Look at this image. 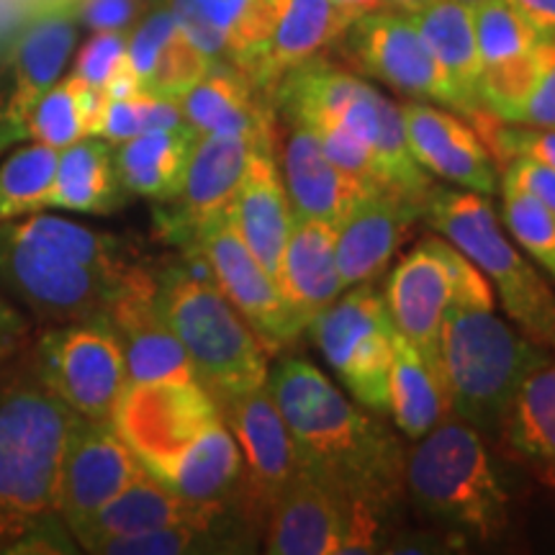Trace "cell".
<instances>
[{
    "label": "cell",
    "mask_w": 555,
    "mask_h": 555,
    "mask_svg": "<svg viewBox=\"0 0 555 555\" xmlns=\"http://www.w3.org/2000/svg\"><path fill=\"white\" fill-rule=\"evenodd\" d=\"M217 406L221 420L232 429L240 446L242 463H245L240 515L255 530L262 532L278 496L301 470L294 437H291L286 422L278 412L268 384L240 393V397L219 401Z\"/></svg>",
    "instance_id": "13"
},
{
    "label": "cell",
    "mask_w": 555,
    "mask_h": 555,
    "mask_svg": "<svg viewBox=\"0 0 555 555\" xmlns=\"http://www.w3.org/2000/svg\"><path fill=\"white\" fill-rule=\"evenodd\" d=\"M217 416V401L196 378L152 380L124 388L111 425L142 466L163 478Z\"/></svg>",
    "instance_id": "10"
},
{
    "label": "cell",
    "mask_w": 555,
    "mask_h": 555,
    "mask_svg": "<svg viewBox=\"0 0 555 555\" xmlns=\"http://www.w3.org/2000/svg\"><path fill=\"white\" fill-rule=\"evenodd\" d=\"M337 44L343 57L367 78H376L416 101L455 108L446 73L406 13L388 9L363 13L347 26Z\"/></svg>",
    "instance_id": "12"
},
{
    "label": "cell",
    "mask_w": 555,
    "mask_h": 555,
    "mask_svg": "<svg viewBox=\"0 0 555 555\" xmlns=\"http://www.w3.org/2000/svg\"><path fill=\"white\" fill-rule=\"evenodd\" d=\"M437 249H440L442 260H446L450 288H453L450 304H455V307L494 309V286L489 283V278H486L461 249L450 245V242L437 237Z\"/></svg>",
    "instance_id": "45"
},
{
    "label": "cell",
    "mask_w": 555,
    "mask_h": 555,
    "mask_svg": "<svg viewBox=\"0 0 555 555\" xmlns=\"http://www.w3.org/2000/svg\"><path fill=\"white\" fill-rule=\"evenodd\" d=\"M75 39H78L75 24L62 16L41 21L21 39L16 54V90L0 114V150L24 139L26 116L41 99V93L60 82L75 52Z\"/></svg>",
    "instance_id": "30"
},
{
    "label": "cell",
    "mask_w": 555,
    "mask_h": 555,
    "mask_svg": "<svg viewBox=\"0 0 555 555\" xmlns=\"http://www.w3.org/2000/svg\"><path fill=\"white\" fill-rule=\"evenodd\" d=\"M304 129H309L311 134L319 139L324 155H327L339 170H345L347 176L363 180L371 189H391V180L386 176V168L384 163H380L378 152L373 150L365 139L352 134L350 129L339 127V124H311V127Z\"/></svg>",
    "instance_id": "43"
},
{
    "label": "cell",
    "mask_w": 555,
    "mask_h": 555,
    "mask_svg": "<svg viewBox=\"0 0 555 555\" xmlns=\"http://www.w3.org/2000/svg\"><path fill=\"white\" fill-rule=\"evenodd\" d=\"M401 114L409 150L422 170L483 196L499 189L496 163L468 121L425 101L404 103Z\"/></svg>",
    "instance_id": "19"
},
{
    "label": "cell",
    "mask_w": 555,
    "mask_h": 555,
    "mask_svg": "<svg viewBox=\"0 0 555 555\" xmlns=\"http://www.w3.org/2000/svg\"><path fill=\"white\" fill-rule=\"evenodd\" d=\"M253 525L232 522V517L217 525H172L159 530L137 532V535L114 538L103 543L95 553L106 555H183V553H229L249 551V538L242 530Z\"/></svg>",
    "instance_id": "37"
},
{
    "label": "cell",
    "mask_w": 555,
    "mask_h": 555,
    "mask_svg": "<svg viewBox=\"0 0 555 555\" xmlns=\"http://www.w3.org/2000/svg\"><path fill=\"white\" fill-rule=\"evenodd\" d=\"M127 60V34L95 31L75 57L73 78L88 82V86L106 88V82Z\"/></svg>",
    "instance_id": "44"
},
{
    "label": "cell",
    "mask_w": 555,
    "mask_h": 555,
    "mask_svg": "<svg viewBox=\"0 0 555 555\" xmlns=\"http://www.w3.org/2000/svg\"><path fill=\"white\" fill-rule=\"evenodd\" d=\"M352 21L356 16L339 9L335 0H283L266 47L245 75L273 99V88L288 69L337 44Z\"/></svg>",
    "instance_id": "25"
},
{
    "label": "cell",
    "mask_w": 555,
    "mask_h": 555,
    "mask_svg": "<svg viewBox=\"0 0 555 555\" xmlns=\"http://www.w3.org/2000/svg\"><path fill=\"white\" fill-rule=\"evenodd\" d=\"M180 124H185V119L180 114L178 101L139 93L134 99L108 101L99 137L106 139L108 144H121L131 137L144 134V131L176 129Z\"/></svg>",
    "instance_id": "42"
},
{
    "label": "cell",
    "mask_w": 555,
    "mask_h": 555,
    "mask_svg": "<svg viewBox=\"0 0 555 555\" xmlns=\"http://www.w3.org/2000/svg\"><path fill=\"white\" fill-rule=\"evenodd\" d=\"M450 298L453 288L437 237L420 242L388 275L384 301L393 327L435 365H440V332Z\"/></svg>",
    "instance_id": "20"
},
{
    "label": "cell",
    "mask_w": 555,
    "mask_h": 555,
    "mask_svg": "<svg viewBox=\"0 0 555 555\" xmlns=\"http://www.w3.org/2000/svg\"><path fill=\"white\" fill-rule=\"evenodd\" d=\"M283 0H170L180 29L208 60L253 65L273 31Z\"/></svg>",
    "instance_id": "24"
},
{
    "label": "cell",
    "mask_w": 555,
    "mask_h": 555,
    "mask_svg": "<svg viewBox=\"0 0 555 555\" xmlns=\"http://www.w3.org/2000/svg\"><path fill=\"white\" fill-rule=\"evenodd\" d=\"M502 435L515 453L555 486V358L535 367L502 420Z\"/></svg>",
    "instance_id": "35"
},
{
    "label": "cell",
    "mask_w": 555,
    "mask_h": 555,
    "mask_svg": "<svg viewBox=\"0 0 555 555\" xmlns=\"http://www.w3.org/2000/svg\"><path fill=\"white\" fill-rule=\"evenodd\" d=\"M414 26L442 67L455 95V111L468 116L481 108V54L474 29V9L457 0H435L412 13Z\"/></svg>",
    "instance_id": "31"
},
{
    "label": "cell",
    "mask_w": 555,
    "mask_h": 555,
    "mask_svg": "<svg viewBox=\"0 0 555 555\" xmlns=\"http://www.w3.org/2000/svg\"><path fill=\"white\" fill-rule=\"evenodd\" d=\"M502 219L512 240L555 281V214L530 193L502 183Z\"/></svg>",
    "instance_id": "40"
},
{
    "label": "cell",
    "mask_w": 555,
    "mask_h": 555,
    "mask_svg": "<svg viewBox=\"0 0 555 555\" xmlns=\"http://www.w3.org/2000/svg\"><path fill=\"white\" fill-rule=\"evenodd\" d=\"M502 183L530 193L547 211L555 214V170L532 157H515L504 165Z\"/></svg>",
    "instance_id": "46"
},
{
    "label": "cell",
    "mask_w": 555,
    "mask_h": 555,
    "mask_svg": "<svg viewBox=\"0 0 555 555\" xmlns=\"http://www.w3.org/2000/svg\"><path fill=\"white\" fill-rule=\"evenodd\" d=\"M119 242L47 211L0 221V281L47 322H106L129 273Z\"/></svg>",
    "instance_id": "2"
},
{
    "label": "cell",
    "mask_w": 555,
    "mask_h": 555,
    "mask_svg": "<svg viewBox=\"0 0 555 555\" xmlns=\"http://www.w3.org/2000/svg\"><path fill=\"white\" fill-rule=\"evenodd\" d=\"M404 489L429 517L476 538H496L506 527L509 499L481 437L463 420L448 416L409 453Z\"/></svg>",
    "instance_id": "8"
},
{
    "label": "cell",
    "mask_w": 555,
    "mask_h": 555,
    "mask_svg": "<svg viewBox=\"0 0 555 555\" xmlns=\"http://www.w3.org/2000/svg\"><path fill=\"white\" fill-rule=\"evenodd\" d=\"M350 502L327 481L298 470L270 509L266 553L273 555H337L345 540Z\"/></svg>",
    "instance_id": "22"
},
{
    "label": "cell",
    "mask_w": 555,
    "mask_h": 555,
    "mask_svg": "<svg viewBox=\"0 0 555 555\" xmlns=\"http://www.w3.org/2000/svg\"><path fill=\"white\" fill-rule=\"evenodd\" d=\"M258 150L273 147L245 137L198 134L180 193L168 201L172 208L168 211L157 208V221L165 237L185 247L196 237L198 227H204L208 219L221 217L240 189L249 157Z\"/></svg>",
    "instance_id": "17"
},
{
    "label": "cell",
    "mask_w": 555,
    "mask_h": 555,
    "mask_svg": "<svg viewBox=\"0 0 555 555\" xmlns=\"http://www.w3.org/2000/svg\"><path fill=\"white\" fill-rule=\"evenodd\" d=\"M178 103L185 124L198 134L245 137L273 147V99L229 62H211Z\"/></svg>",
    "instance_id": "23"
},
{
    "label": "cell",
    "mask_w": 555,
    "mask_h": 555,
    "mask_svg": "<svg viewBox=\"0 0 555 555\" xmlns=\"http://www.w3.org/2000/svg\"><path fill=\"white\" fill-rule=\"evenodd\" d=\"M515 124L538 129H555V44L535 90H532L530 99L525 101Z\"/></svg>",
    "instance_id": "47"
},
{
    "label": "cell",
    "mask_w": 555,
    "mask_h": 555,
    "mask_svg": "<svg viewBox=\"0 0 555 555\" xmlns=\"http://www.w3.org/2000/svg\"><path fill=\"white\" fill-rule=\"evenodd\" d=\"M388 412L409 440H420L453 414L442 367L429 363L399 332L388 373Z\"/></svg>",
    "instance_id": "34"
},
{
    "label": "cell",
    "mask_w": 555,
    "mask_h": 555,
    "mask_svg": "<svg viewBox=\"0 0 555 555\" xmlns=\"http://www.w3.org/2000/svg\"><path fill=\"white\" fill-rule=\"evenodd\" d=\"M309 330L350 397L371 412L386 414L397 327L376 286L360 283L339 294L311 319Z\"/></svg>",
    "instance_id": "9"
},
{
    "label": "cell",
    "mask_w": 555,
    "mask_h": 555,
    "mask_svg": "<svg viewBox=\"0 0 555 555\" xmlns=\"http://www.w3.org/2000/svg\"><path fill=\"white\" fill-rule=\"evenodd\" d=\"M422 217L455 249H461L489 283L519 330L555 350V296L535 266L499 227L489 196L433 185Z\"/></svg>",
    "instance_id": "7"
},
{
    "label": "cell",
    "mask_w": 555,
    "mask_h": 555,
    "mask_svg": "<svg viewBox=\"0 0 555 555\" xmlns=\"http://www.w3.org/2000/svg\"><path fill=\"white\" fill-rule=\"evenodd\" d=\"M429 3H435V0H380V9L399 11V13H406V16H412V13L427 9Z\"/></svg>",
    "instance_id": "51"
},
{
    "label": "cell",
    "mask_w": 555,
    "mask_h": 555,
    "mask_svg": "<svg viewBox=\"0 0 555 555\" xmlns=\"http://www.w3.org/2000/svg\"><path fill=\"white\" fill-rule=\"evenodd\" d=\"M11 335H3L0 337V363H3V358L9 356V347H11V339H9Z\"/></svg>",
    "instance_id": "53"
},
{
    "label": "cell",
    "mask_w": 555,
    "mask_h": 555,
    "mask_svg": "<svg viewBox=\"0 0 555 555\" xmlns=\"http://www.w3.org/2000/svg\"><path fill=\"white\" fill-rule=\"evenodd\" d=\"M273 106L291 127L339 124L378 152L391 189L427 198L433 180L412 157L404 114L371 82L314 57L288 69L273 88Z\"/></svg>",
    "instance_id": "4"
},
{
    "label": "cell",
    "mask_w": 555,
    "mask_h": 555,
    "mask_svg": "<svg viewBox=\"0 0 555 555\" xmlns=\"http://www.w3.org/2000/svg\"><path fill=\"white\" fill-rule=\"evenodd\" d=\"M268 388L286 422L304 470L327 481L350 504L388 515L404 494V450L380 422L301 358L268 373Z\"/></svg>",
    "instance_id": "1"
},
{
    "label": "cell",
    "mask_w": 555,
    "mask_h": 555,
    "mask_svg": "<svg viewBox=\"0 0 555 555\" xmlns=\"http://www.w3.org/2000/svg\"><path fill=\"white\" fill-rule=\"evenodd\" d=\"M474 29L481 69L522 57L545 41L519 16L509 0H483L474 5Z\"/></svg>",
    "instance_id": "39"
},
{
    "label": "cell",
    "mask_w": 555,
    "mask_h": 555,
    "mask_svg": "<svg viewBox=\"0 0 555 555\" xmlns=\"http://www.w3.org/2000/svg\"><path fill=\"white\" fill-rule=\"evenodd\" d=\"M78 416L37 360L0 373V545L57 517L60 470Z\"/></svg>",
    "instance_id": "3"
},
{
    "label": "cell",
    "mask_w": 555,
    "mask_h": 555,
    "mask_svg": "<svg viewBox=\"0 0 555 555\" xmlns=\"http://www.w3.org/2000/svg\"><path fill=\"white\" fill-rule=\"evenodd\" d=\"M337 229L294 217L275 283L304 327L345 291L337 268Z\"/></svg>",
    "instance_id": "28"
},
{
    "label": "cell",
    "mask_w": 555,
    "mask_h": 555,
    "mask_svg": "<svg viewBox=\"0 0 555 555\" xmlns=\"http://www.w3.org/2000/svg\"><path fill=\"white\" fill-rule=\"evenodd\" d=\"M127 57L144 93L168 101L183 99L214 62L180 29L170 9L155 11L127 37Z\"/></svg>",
    "instance_id": "29"
},
{
    "label": "cell",
    "mask_w": 555,
    "mask_h": 555,
    "mask_svg": "<svg viewBox=\"0 0 555 555\" xmlns=\"http://www.w3.org/2000/svg\"><path fill=\"white\" fill-rule=\"evenodd\" d=\"M227 517L229 504L191 502L144 468L119 496L111 499L73 535L88 553H95L114 538H127L172 525H217Z\"/></svg>",
    "instance_id": "21"
},
{
    "label": "cell",
    "mask_w": 555,
    "mask_h": 555,
    "mask_svg": "<svg viewBox=\"0 0 555 555\" xmlns=\"http://www.w3.org/2000/svg\"><path fill=\"white\" fill-rule=\"evenodd\" d=\"M224 214L249 253L275 278L294 224V211L273 150H258L249 157L240 189Z\"/></svg>",
    "instance_id": "26"
},
{
    "label": "cell",
    "mask_w": 555,
    "mask_h": 555,
    "mask_svg": "<svg viewBox=\"0 0 555 555\" xmlns=\"http://www.w3.org/2000/svg\"><path fill=\"white\" fill-rule=\"evenodd\" d=\"M283 185L294 217L339 227L350 208L373 191L363 180L347 176L324 155L319 139L304 127H291L283 147Z\"/></svg>",
    "instance_id": "27"
},
{
    "label": "cell",
    "mask_w": 555,
    "mask_h": 555,
    "mask_svg": "<svg viewBox=\"0 0 555 555\" xmlns=\"http://www.w3.org/2000/svg\"><path fill=\"white\" fill-rule=\"evenodd\" d=\"M37 363L57 397L93 422L114 420L129 386L124 347L108 322H80L41 339Z\"/></svg>",
    "instance_id": "11"
},
{
    "label": "cell",
    "mask_w": 555,
    "mask_h": 555,
    "mask_svg": "<svg viewBox=\"0 0 555 555\" xmlns=\"http://www.w3.org/2000/svg\"><path fill=\"white\" fill-rule=\"evenodd\" d=\"M191 245H196L206 255L221 294L237 307L240 314L253 324V330L273 347V352L278 347L294 343L307 330L301 319L296 317V311L288 307L286 298H283L275 278L260 266L258 258L240 240V234L234 232V227L229 224L227 214L208 219L204 227H198Z\"/></svg>",
    "instance_id": "14"
},
{
    "label": "cell",
    "mask_w": 555,
    "mask_h": 555,
    "mask_svg": "<svg viewBox=\"0 0 555 555\" xmlns=\"http://www.w3.org/2000/svg\"><path fill=\"white\" fill-rule=\"evenodd\" d=\"M137 11L139 0H82L80 16L93 31H127Z\"/></svg>",
    "instance_id": "48"
},
{
    "label": "cell",
    "mask_w": 555,
    "mask_h": 555,
    "mask_svg": "<svg viewBox=\"0 0 555 555\" xmlns=\"http://www.w3.org/2000/svg\"><path fill=\"white\" fill-rule=\"evenodd\" d=\"M339 9H345L347 13H352V16H363V13H371L380 9V0H335Z\"/></svg>",
    "instance_id": "52"
},
{
    "label": "cell",
    "mask_w": 555,
    "mask_h": 555,
    "mask_svg": "<svg viewBox=\"0 0 555 555\" xmlns=\"http://www.w3.org/2000/svg\"><path fill=\"white\" fill-rule=\"evenodd\" d=\"M142 470V461L121 440L111 422L78 416L60 470L57 515L65 519L67 530L75 532L86 525Z\"/></svg>",
    "instance_id": "15"
},
{
    "label": "cell",
    "mask_w": 555,
    "mask_h": 555,
    "mask_svg": "<svg viewBox=\"0 0 555 555\" xmlns=\"http://www.w3.org/2000/svg\"><path fill=\"white\" fill-rule=\"evenodd\" d=\"M425 211V198L393 189L367 191L337 227V268L345 288L384 275L397 247Z\"/></svg>",
    "instance_id": "18"
},
{
    "label": "cell",
    "mask_w": 555,
    "mask_h": 555,
    "mask_svg": "<svg viewBox=\"0 0 555 555\" xmlns=\"http://www.w3.org/2000/svg\"><path fill=\"white\" fill-rule=\"evenodd\" d=\"M547 350L494 309L450 304L440 332V367L453 414L483 429L502 425L525 378L551 358Z\"/></svg>",
    "instance_id": "6"
},
{
    "label": "cell",
    "mask_w": 555,
    "mask_h": 555,
    "mask_svg": "<svg viewBox=\"0 0 555 555\" xmlns=\"http://www.w3.org/2000/svg\"><path fill=\"white\" fill-rule=\"evenodd\" d=\"M540 39L555 41V0H509Z\"/></svg>",
    "instance_id": "49"
},
{
    "label": "cell",
    "mask_w": 555,
    "mask_h": 555,
    "mask_svg": "<svg viewBox=\"0 0 555 555\" xmlns=\"http://www.w3.org/2000/svg\"><path fill=\"white\" fill-rule=\"evenodd\" d=\"M457 3H466V5H470V9H474V5L483 3V0H457Z\"/></svg>",
    "instance_id": "54"
},
{
    "label": "cell",
    "mask_w": 555,
    "mask_h": 555,
    "mask_svg": "<svg viewBox=\"0 0 555 555\" xmlns=\"http://www.w3.org/2000/svg\"><path fill=\"white\" fill-rule=\"evenodd\" d=\"M159 481L198 504H229L234 494H242L245 463L221 414L183 450Z\"/></svg>",
    "instance_id": "33"
},
{
    "label": "cell",
    "mask_w": 555,
    "mask_h": 555,
    "mask_svg": "<svg viewBox=\"0 0 555 555\" xmlns=\"http://www.w3.org/2000/svg\"><path fill=\"white\" fill-rule=\"evenodd\" d=\"M60 150L31 142L0 165V221L47 211Z\"/></svg>",
    "instance_id": "38"
},
{
    "label": "cell",
    "mask_w": 555,
    "mask_h": 555,
    "mask_svg": "<svg viewBox=\"0 0 555 555\" xmlns=\"http://www.w3.org/2000/svg\"><path fill=\"white\" fill-rule=\"evenodd\" d=\"M24 330V319H21L16 311H13L9 304L0 298V337L3 335H18Z\"/></svg>",
    "instance_id": "50"
},
{
    "label": "cell",
    "mask_w": 555,
    "mask_h": 555,
    "mask_svg": "<svg viewBox=\"0 0 555 555\" xmlns=\"http://www.w3.org/2000/svg\"><path fill=\"white\" fill-rule=\"evenodd\" d=\"M24 139L41 142L54 150H65L69 144L86 139L73 80L65 78L62 82H54L47 93H41V99L34 103L29 116H26Z\"/></svg>",
    "instance_id": "41"
},
{
    "label": "cell",
    "mask_w": 555,
    "mask_h": 555,
    "mask_svg": "<svg viewBox=\"0 0 555 555\" xmlns=\"http://www.w3.org/2000/svg\"><path fill=\"white\" fill-rule=\"evenodd\" d=\"M106 322L116 332L127 360L129 384L191 380V358L157 307V278L131 266L108 307Z\"/></svg>",
    "instance_id": "16"
},
{
    "label": "cell",
    "mask_w": 555,
    "mask_h": 555,
    "mask_svg": "<svg viewBox=\"0 0 555 555\" xmlns=\"http://www.w3.org/2000/svg\"><path fill=\"white\" fill-rule=\"evenodd\" d=\"M198 131L189 124L155 129L116 144L114 165L121 189L134 196L168 204L180 193Z\"/></svg>",
    "instance_id": "32"
},
{
    "label": "cell",
    "mask_w": 555,
    "mask_h": 555,
    "mask_svg": "<svg viewBox=\"0 0 555 555\" xmlns=\"http://www.w3.org/2000/svg\"><path fill=\"white\" fill-rule=\"evenodd\" d=\"M157 307L189 352L211 399L227 401L268 384L273 347L240 314L217 283L170 268L157 281Z\"/></svg>",
    "instance_id": "5"
},
{
    "label": "cell",
    "mask_w": 555,
    "mask_h": 555,
    "mask_svg": "<svg viewBox=\"0 0 555 555\" xmlns=\"http://www.w3.org/2000/svg\"><path fill=\"white\" fill-rule=\"evenodd\" d=\"M114 150L108 142L86 137L60 150L50 193V208L75 214H108L121 204Z\"/></svg>",
    "instance_id": "36"
}]
</instances>
